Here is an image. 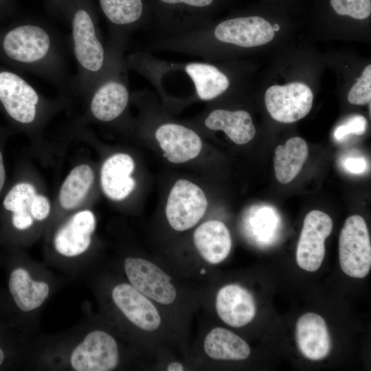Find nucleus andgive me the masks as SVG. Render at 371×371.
Instances as JSON below:
<instances>
[{
	"label": "nucleus",
	"instance_id": "f257e3e1",
	"mask_svg": "<svg viewBox=\"0 0 371 371\" xmlns=\"http://www.w3.org/2000/svg\"><path fill=\"white\" fill-rule=\"evenodd\" d=\"M215 0H156V16L148 30L153 36L190 32L209 24L205 12Z\"/></svg>",
	"mask_w": 371,
	"mask_h": 371
},
{
	"label": "nucleus",
	"instance_id": "f03ea898",
	"mask_svg": "<svg viewBox=\"0 0 371 371\" xmlns=\"http://www.w3.org/2000/svg\"><path fill=\"white\" fill-rule=\"evenodd\" d=\"M339 259L347 276L363 278L371 267V245L367 224L359 215L349 216L339 238Z\"/></svg>",
	"mask_w": 371,
	"mask_h": 371
},
{
	"label": "nucleus",
	"instance_id": "7ed1b4c3",
	"mask_svg": "<svg viewBox=\"0 0 371 371\" xmlns=\"http://www.w3.org/2000/svg\"><path fill=\"white\" fill-rule=\"evenodd\" d=\"M207 206L206 196L197 185L186 179H179L169 194L166 214L175 230L185 231L199 221Z\"/></svg>",
	"mask_w": 371,
	"mask_h": 371
},
{
	"label": "nucleus",
	"instance_id": "20e7f679",
	"mask_svg": "<svg viewBox=\"0 0 371 371\" xmlns=\"http://www.w3.org/2000/svg\"><path fill=\"white\" fill-rule=\"evenodd\" d=\"M333 227L332 218L325 212L312 210L306 215L295 254L302 269L313 272L319 269L325 256V240Z\"/></svg>",
	"mask_w": 371,
	"mask_h": 371
},
{
	"label": "nucleus",
	"instance_id": "39448f33",
	"mask_svg": "<svg viewBox=\"0 0 371 371\" xmlns=\"http://www.w3.org/2000/svg\"><path fill=\"white\" fill-rule=\"evenodd\" d=\"M313 101L311 89L301 82L271 86L265 94L267 111L282 123H292L304 117L310 112Z\"/></svg>",
	"mask_w": 371,
	"mask_h": 371
},
{
	"label": "nucleus",
	"instance_id": "423d86ee",
	"mask_svg": "<svg viewBox=\"0 0 371 371\" xmlns=\"http://www.w3.org/2000/svg\"><path fill=\"white\" fill-rule=\"evenodd\" d=\"M119 361L115 339L109 333L95 330L88 333L74 349L70 363L76 371H109Z\"/></svg>",
	"mask_w": 371,
	"mask_h": 371
},
{
	"label": "nucleus",
	"instance_id": "0eeeda50",
	"mask_svg": "<svg viewBox=\"0 0 371 371\" xmlns=\"http://www.w3.org/2000/svg\"><path fill=\"white\" fill-rule=\"evenodd\" d=\"M124 271L131 284L141 293L155 301L171 304L176 298V289L171 278L153 262L139 258H127Z\"/></svg>",
	"mask_w": 371,
	"mask_h": 371
},
{
	"label": "nucleus",
	"instance_id": "6e6552de",
	"mask_svg": "<svg viewBox=\"0 0 371 371\" xmlns=\"http://www.w3.org/2000/svg\"><path fill=\"white\" fill-rule=\"evenodd\" d=\"M0 101L16 121L30 124L34 120L38 94L18 75L8 71L0 73Z\"/></svg>",
	"mask_w": 371,
	"mask_h": 371
},
{
	"label": "nucleus",
	"instance_id": "1a4fd4ad",
	"mask_svg": "<svg viewBox=\"0 0 371 371\" xmlns=\"http://www.w3.org/2000/svg\"><path fill=\"white\" fill-rule=\"evenodd\" d=\"M74 52L78 61L87 70L98 72L105 61L104 47L98 40L89 12L85 6H78L73 17Z\"/></svg>",
	"mask_w": 371,
	"mask_h": 371
},
{
	"label": "nucleus",
	"instance_id": "9d476101",
	"mask_svg": "<svg viewBox=\"0 0 371 371\" xmlns=\"http://www.w3.org/2000/svg\"><path fill=\"white\" fill-rule=\"evenodd\" d=\"M3 49L12 59L21 63H34L48 52L50 38L41 27L24 25L10 30L3 40Z\"/></svg>",
	"mask_w": 371,
	"mask_h": 371
},
{
	"label": "nucleus",
	"instance_id": "9b49d317",
	"mask_svg": "<svg viewBox=\"0 0 371 371\" xmlns=\"http://www.w3.org/2000/svg\"><path fill=\"white\" fill-rule=\"evenodd\" d=\"M155 137L164 151V156L175 164L195 158L202 148L201 139L195 131L175 122L159 125Z\"/></svg>",
	"mask_w": 371,
	"mask_h": 371
},
{
	"label": "nucleus",
	"instance_id": "f8f14e48",
	"mask_svg": "<svg viewBox=\"0 0 371 371\" xmlns=\"http://www.w3.org/2000/svg\"><path fill=\"white\" fill-rule=\"evenodd\" d=\"M240 226L249 242L264 249L278 241L282 227L281 218L276 209L271 205H253L244 212Z\"/></svg>",
	"mask_w": 371,
	"mask_h": 371
},
{
	"label": "nucleus",
	"instance_id": "ddd939ff",
	"mask_svg": "<svg viewBox=\"0 0 371 371\" xmlns=\"http://www.w3.org/2000/svg\"><path fill=\"white\" fill-rule=\"evenodd\" d=\"M112 299L125 317L139 328L153 331L159 326L161 317L155 306L131 284L122 283L115 286L112 291Z\"/></svg>",
	"mask_w": 371,
	"mask_h": 371
},
{
	"label": "nucleus",
	"instance_id": "4468645a",
	"mask_svg": "<svg viewBox=\"0 0 371 371\" xmlns=\"http://www.w3.org/2000/svg\"><path fill=\"white\" fill-rule=\"evenodd\" d=\"M295 341L301 354L313 361L324 359L332 348L326 322L315 313H306L298 319L295 326Z\"/></svg>",
	"mask_w": 371,
	"mask_h": 371
},
{
	"label": "nucleus",
	"instance_id": "2eb2a0df",
	"mask_svg": "<svg viewBox=\"0 0 371 371\" xmlns=\"http://www.w3.org/2000/svg\"><path fill=\"white\" fill-rule=\"evenodd\" d=\"M95 225V216L90 210H85L74 214L54 236L56 251L66 257L85 253L91 245Z\"/></svg>",
	"mask_w": 371,
	"mask_h": 371
},
{
	"label": "nucleus",
	"instance_id": "dca6fc26",
	"mask_svg": "<svg viewBox=\"0 0 371 371\" xmlns=\"http://www.w3.org/2000/svg\"><path fill=\"white\" fill-rule=\"evenodd\" d=\"M216 309L219 317L230 326L239 328L251 322L256 307L251 293L238 284H228L218 292Z\"/></svg>",
	"mask_w": 371,
	"mask_h": 371
},
{
	"label": "nucleus",
	"instance_id": "f3484780",
	"mask_svg": "<svg viewBox=\"0 0 371 371\" xmlns=\"http://www.w3.org/2000/svg\"><path fill=\"white\" fill-rule=\"evenodd\" d=\"M134 169V161L128 154L117 153L109 157L100 171L104 194L113 201H121L129 196L136 184L131 177Z\"/></svg>",
	"mask_w": 371,
	"mask_h": 371
},
{
	"label": "nucleus",
	"instance_id": "a211bd4d",
	"mask_svg": "<svg viewBox=\"0 0 371 371\" xmlns=\"http://www.w3.org/2000/svg\"><path fill=\"white\" fill-rule=\"evenodd\" d=\"M193 83L197 97L205 101L217 98L231 85L227 75L209 61H190L179 65Z\"/></svg>",
	"mask_w": 371,
	"mask_h": 371
},
{
	"label": "nucleus",
	"instance_id": "6ab92c4d",
	"mask_svg": "<svg viewBox=\"0 0 371 371\" xmlns=\"http://www.w3.org/2000/svg\"><path fill=\"white\" fill-rule=\"evenodd\" d=\"M194 242L201 256L210 264H218L229 255L232 247L230 233L221 221L212 220L199 225Z\"/></svg>",
	"mask_w": 371,
	"mask_h": 371
},
{
	"label": "nucleus",
	"instance_id": "aec40b11",
	"mask_svg": "<svg viewBox=\"0 0 371 371\" xmlns=\"http://www.w3.org/2000/svg\"><path fill=\"white\" fill-rule=\"evenodd\" d=\"M204 125L210 130L223 131L232 142L239 145L248 143L256 134L251 117L244 110L215 109L207 114Z\"/></svg>",
	"mask_w": 371,
	"mask_h": 371
},
{
	"label": "nucleus",
	"instance_id": "412c9836",
	"mask_svg": "<svg viewBox=\"0 0 371 371\" xmlns=\"http://www.w3.org/2000/svg\"><path fill=\"white\" fill-rule=\"evenodd\" d=\"M128 101L129 92L125 84L117 79H109L95 92L91 111L97 120L111 122L124 111Z\"/></svg>",
	"mask_w": 371,
	"mask_h": 371
},
{
	"label": "nucleus",
	"instance_id": "4be33fe9",
	"mask_svg": "<svg viewBox=\"0 0 371 371\" xmlns=\"http://www.w3.org/2000/svg\"><path fill=\"white\" fill-rule=\"evenodd\" d=\"M8 288L15 304L23 312L38 308L49 292L46 282L34 280L23 268H16L11 272Z\"/></svg>",
	"mask_w": 371,
	"mask_h": 371
},
{
	"label": "nucleus",
	"instance_id": "5701e85b",
	"mask_svg": "<svg viewBox=\"0 0 371 371\" xmlns=\"http://www.w3.org/2000/svg\"><path fill=\"white\" fill-rule=\"evenodd\" d=\"M308 155V145L300 137H291L285 144L278 146L273 158L277 180L283 184L293 180L302 170Z\"/></svg>",
	"mask_w": 371,
	"mask_h": 371
},
{
	"label": "nucleus",
	"instance_id": "b1692460",
	"mask_svg": "<svg viewBox=\"0 0 371 371\" xmlns=\"http://www.w3.org/2000/svg\"><path fill=\"white\" fill-rule=\"evenodd\" d=\"M204 350L211 358L217 360L241 361L250 355L249 345L232 331L217 327L205 337Z\"/></svg>",
	"mask_w": 371,
	"mask_h": 371
},
{
	"label": "nucleus",
	"instance_id": "393cba45",
	"mask_svg": "<svg viewBox=\"0 0 371 371\" xmlns=\"http://www.w3.org/2000/svg\"><path fill=\"white\" fill-rule=\"evenodd\" d=\"M102 11L113 25L120 27L145 26L148 30L149 22L145 19L143 0H99Z\"/></svg>",
	"mask_w": 371,
	"mask_h": 371
},
{
	"label": "nucleus",
	"instance_id": "a878e982",
	"mask_svg": "<svg viewBox=\"0 0 371 371\" xmlns=\"http://www.w3.org/2000/svg\"><path fill=\"white\" fill-rule=\"evenodd\" d=\"M94 179V173L87 164L74 168L65 179L58 195L61 207L67 210L76 208L86 197Z\"/></svg>",
	"mask_w": 371,
	"mask_h": 371
},
{
	"label": "nucleus",
	"instance_id": "bb28decb",
	"mask_svg": "<svg viewBox=\"0 0 371 371\" xmlns=\"http://www.w3.org/2000/svg\"><path fill=\"white\" fill-rule=\"evenodd\" d=\"M36 194V190L32 184L19 183L5 195L3 206L12 212V216H30L31 203Z\"/></svg>",
	"mask_w": 371,
	"mask_h": 371
},
{
	"label": "nucleus",
	"instance_id": "cd10ccee",
	"mask_svg": "<svg viewBox=\"0 0 371 371\" xmlns=\"http://www.w3.org/2000/svg\"><path fill=\"white\" fill-rule=\"evenodd\" d=\"M333 10L339 15L365 19L371 14V0H330Z\"/></svg>",
	"mask_w": 371,
	"mask_h": 371
},
{
	"label": "nucleus",
	"instance_id": "c85d7f7f",
	"mask_svg": "<svg viewBox=\"0 0 371 371\" xmlns=\"http://www.w3.org/2000/svg\"><path fill=\"white\" fill-rule=\"evenodd\" d=\"M348 100L352 104L363 105L371 100V65L363 69L361 76L350 89Z\"/></svg>",
	"mask_w": 371,
	"mask_h": 371
},
{
	"label": "nucleus",
	"instance_id": "c756f323",
	"mask_svg": "<svg viewBox=\"0 0 371 371\" xmlns=\"http://www.w3.org/2000/svg\"><path fill=\"white\" fill-rule=\"evenodd\" d=\"M367 123L363 116L353 115L335 129L334 137L337 141H341L350 135H362L366 131Z\"/></svg>",
	"mask_w": 371,
	"mask_h": 371
},
{
	"label": "nucleus",
	"instance_id": "7c9ffc66",
	"mask_svg": "<svg viewBox=\"0 0 371 371\" xmlns=\"http://www.w3.org/2000/svg\"><path fill=\"white\" fill-rule=\"evenodd\" d=\"M30 212L33 218L36 221L45 219L50 212V203L48 199L36 194L31 203Z\"/></svg>",
	"mask_w": 371,
	"mask_h": 371
},
{
	"label": "nucleus",
	"instance_id": "2f4dec72",
	"mask_svg": "<svg viewBox=\"0 0 371 371\" xmlns=\"http://www.w3.org/2000/svg\"><path fill=\"white\" fill-rule=\"evenodd\" d=\"M341 165L345 170L352 174H362L368 170L366 160L362 156L352 155L346 156L341 160Z\"/></svg>",
	"mask_w": 371,
	"mask_h": 371
},
{
	"label": "nucleus",
	"instance_id": "473e14b6",
	"mask_svg": "<svg viewBox=\"0 0 371 371\" xmlns=\"http://www.w3.org/2000/svg\"><path fill=\"white\" fill-rule=\"evenodd\" d=\"M5 179V172L3 161V156L0 152V192L3 188Z\"/></svg>",
	"mask_w": 371,
	"mask_h": 371
},
{
	"label": "nucleus",
	"instance_id": "72a5a7b5",
	"mask_svg": "<svg viewBox=\"0 0 371 371\" xmlns=\"http://www.w3.org/2000/svg\"><path fill=\"white\" fill-rule=\"evenodd\" d=\"M167 370L168 371H182L184 369L181 363L178 362H173L168 366Z\"/></svg>",
	"mask_w": 371,
	"mask_h": 371
},
{
	"label": "nucleus",
	"instance_id": "f704fd0d",
	"mask_svg": "<svg viewBox=\"0 0 371 371\" xmlns=\"http://www.w3.org/2000/svg\"><path fill=\"white\" fill-rule=\"evenodd\" d=\"M5 355L3 350L0 347V366L3 363L4 361Z\"/></svg>",
	"mask_w": 371,
	"mask_h": 371
},
{
	"label": "nucleus",
	"instance_id": "c9c22d12",
	"mask_svg": "<svg viewBox=\"0 0 371 371\" xmlns=\"http://www.w3.org/2000/svg\"><path fill=\"white\" fill-rule=\"evenodd\" d=\"M272 28L274 32L278 31L280 30V26L278 24H274V25H272Z\"/></svg>",
	"mask_w": 371,
	"mask_h": 371
},
{
	"label": "nucleus",
	"instance_id": "e433bc0d",
	"mask_svg": "<svg viewBox=\"0 0 371 371\" xmlns=\"http://www.w3.org/2000/svg\"><path fill=\"white\" fill-rule=\"evenodd\" d=\"M205 273V271L204 269H203L201 271V273Z\"/></svg>",
	"mask_w": 371,
	"mask_h": 371
}]
</instances>
